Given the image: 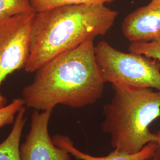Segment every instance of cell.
Returning <instances> with one entry per match:
<instances>
[{
    "instance_id": "obj_4",
    "label": "cell",
    "mask_w": 160,
    "mask_h": 160,
    "mask_svg": "<svg viewBox=\"0 0 160 160\" xmlns=\"http://www.w3.org/2000/svg\"><path fill=\"white\" fill-rule=\"evenodd\" d=\"M104 82L112 86L151 88L160 92V61L137 53L118 51L102 40L94 46Z\"/></svg>"
},
{
    "instance_id": "obj_12",
    "label": "cell",
    "mask_w": 160,
    "mask_h": 160,
    "mask_svg": "<svg viewBox=\"0 0 160 160\" xmlns=\"http://www.w3.org/2000/svg\"><path fill=\"white\" fill-rule=\"evenodd\" d=\"M130 52L139 53L160 61V40L150 42H133L129 46Z\"/></svg>"
},
{
    "instance_id": "obj_1",
    "label": "cell",
    "mask_w": 160,
    "mask_h": 160,
    "mask_svg": "<svg viewBox=\"0 0 160 160\" xmlns=\"http://www.w3.org/2000/svg\"><path fill=\"white\" fill-rule=\"evenodd\" d=\"M94 39L63 52L43 65L22 90L24 104L38 111L58 104L84 108L103 95L105 82L98 68Z\"/></svg>"
},
{
    "instance_id": "obj_2",
    "label": "cell",
    "mask_w": 160,
    "mask_h": 160,
    "mask_svg": "<svg viewBox=\"0 0 160 160\" xmlns=\"http://www.w3.org/2000/svg\"><path fill=\"white\" fill-rule=\"evenodd\" d=\"M118 12L105 5L61 6L36 12L30 34L26 72L43 65L90 39L104 36L114 25Z\"/></svg>"
},
{
    "instance_id": "obj_3",
    "label": "cell",
    "mask_w": 160,
    "mask_h": 160,
    "mask_svg": "<svg viewBox=\"0 0 160 160\" xmlns=\"http://www.w3.org/2000/svg\"><path fill=\"white\" fill-rule=\"evenodd\" d=\"M114 94L103 107V133L110 137L114 150L133 154L151 142L155 133L149 129L160 118V92L151 88L112 86Z\"/></svg>"
},
{
    "instance_id": "obj_13",
    "label": "cell",
    "mask_w": 160,
    "mask_h": 160,
    "mask_svg": "<svg viewBox=\"0 0 160 160\" xmlns=\"http://www.w3.org/2000/svg\"><path fill=\"white\" fill-rule=\"evenodd\" d=\"M24 105L22 98H18L14 99L12 103L1 108L0 129L6 125L14 123L18 112Z\"/></svg>"
},
{
    "instance_id": "obj_14",
    "label": "cell",
    "mask_w": 160,
    "mask_h": 160,
    "mask_svg": "<svg viewBox=\"0 0 160 160\" xmlns=\"http://www.w3.org/2000/svg\"><path fill=\"white\" fill-rule=\"evenodd\" d=\"M155 133L157 137L156 143L157 144V147L154 154L149 160H160V129Z\"/></svg>"
},
{
    "instance_id": "obj_9",
    "label": "cell",
    "mask_w": 160,
    "mask_h": 160,
    "mask_svg": "<svg viewBox=\"0 0 160 160\" xmlns=\"http://www.w3.org/2000/svg\"><path fill=\"white\" fill-rule=\"evenodd\" d=\"M26 111L23 107L18 112L12 131L0 143V160H22L20 142L26 122Z\"/></svg>"
},
{
    "instance_id": "obj_8",
    "label": "cell",
    "mask_w": 160,
    "mask_h": 160,
    "mask_svg": "<svg viewBox=\"0 0 160 160\" xmlns=\"http://www.w3.org/2000/svg\"><path fill=\"white\" fill-rule=\"evenodd\" d=\"M53 141L58 147L67 151L77 160H149L154 154L157 147L156 142H151L136 153L128 154L114 149L108 155L96 157L85 153L77 148L68 137L56 135L53 138Z\"/></svg>"
},
{
    "instance_id": "obj_11",
    "label": "cell",
    "mask_w": 160,
    "mask_h": 160,
    "mask_svg": "<svg viewBox=\"0 0 160 160\" xmlns=\"http://www.w3.org/2000/svg\"><path fill=\"white\" fill-rule=\"evenodd\" d=\"M31 12H36L30 0H0V18Z\"/></svg>"
},
{
    "instance_id": "obj_10",
    "label": "cell",
    "mask_w": 160,
    "mask_h": 160,
    "mask_svg": "<svg viewBox=\"0 0 160 160\" xmlns=\"http://www.w3.org/2000/svg\"><path fill=\"white\" fill-rule=\"evenodd\" d=\"M116 0H30L36 12H44L61 6L73 5H105Z\"/></svg>"
},
{
    "instance_id": "obj_7",
    "label": "cell",
    "mask_w": 160,
    "mask_h": 160,
    "mask_svg": "<svg viewBox=\"0 0 160 160\" xmlns=\"http://www.w3.org/2000/svg\"><path fill=\"white\" fill-rule=\"evenodd\" d=\"M122 31L131 43L160 40V0H151L129 14L122 24Z\"/></svg>"
},
{
    "instance_id": "obj_6",
    "label": "cell",
    "mask_w": 160,
    "mask_h": 160,
    "mask_svg": "<svg viewBox=\"0 0 160 160\" xmlns=\"http://www.w3.org/2000/svg\"><path fill=\"white\" fill-rule=\"evenodd\" d=\"M52 112L53 110L33 112L30 131L20 147L22 160H71L68 152L57 146L49 135Z\"/></svg>"
},
{
    "instance_id": "obj_5",
    "label": "cell",
    "mask_w": 160,
    "mask_h": 160,
    "mask_svg": "<svg viewBox=\"0 0 160 160\" xmlns=\"http://www.w3.org/2000/svg\"><path fill=\"white\" fill-rule=\"evenodd\" d=\"M36 12L0 18V87L6 78L24 69L30 55V34ZM7 100L0 92V109Z\"/></svg>"
}]
</instances>
